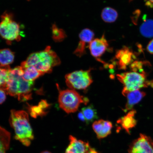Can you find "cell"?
<instances>
[{"label": "cell", "mask_w": 153, "mask_h": 153, "mask_svg": "<svg viewBox=\"0 0 153 153\" xmlns=\"http://www.w3.org/2000/svg\"><path fill=\"white\" fill-rule=\"evenodd\" d=\"M22 67L11 69L8 79L3 90L7 94L17 97L19 101H24L31 99L34 82L28 81L23 76Z\"/></svg>", "instance_id": "1"}, {"label": "cell", "mask_w": 153, "mask_h": 153, "mask_svg": "<svg viewBox=\"0 0 153 153\" xmlns=\"http://www.w3.org/2000/svg\"><path fill=\"white\" fill-rule=\"evenodd\" d=\"M60 63L56 53L48 46L43 51L30 54L21 66H33L44 74L51 73L53 67L59 65Z\"/></svg>", "instance_id": "2"}, {"label": "cell", "mask_w": 153, "mask_h": 153, "mask_svg": "<svg viewBox=\"0 0 153 153\" xmlns=\"http://www.w3.org/2000/svg\"><path fill=\"white\" fill-rule=\"evenodd\" d=\"M9 121L14 130L15 139L25 146H29L34 137L27 113L24 111L12 110Z\"/></svg>", "instance_id": "3"}, {"label": "cell", "mask_w": 153, "mask_h": 153, "mask_svg": "<svg viewBox=\"0 0 153 153\" xmlns=\"http://www.w3.org/2000/svg\"><path fill=\"white\" fill-rule=\"evenodd\" d=\"M116 76L124 85L122 91L124 96L129 92L137 90L142 88L151 86L153 88V80L150 81L147 80L146 72L132 71L118 74Z\"/></svg>", "instance_id": "4"}, {"label": "cell", "mask_w": 153, "mask_h": 153, "mask_svg": "<svg viewBox=\"0 0 153 153\" xmlns=\"http://www.w3.org/2000/svg\"><path fill=\"white\" fill-rule=\"evenodd\" d=\"M58 101L61 108L68 114L75 112L82 103L87 104L88 100L72 89L59 91Z\"/></svg>", "instance_id": "5"}, {"label": "cell", "mask_w": 153, "mask_h": 153, "mask_svg": "<svg viewBox=\"0 0 153 153\" xmlns=\"http://www.w3.org/2000/svg\"><path fill=\"white\" fill-rule=\"evenodd\" d=\"M1 17L0 36L8 42L20 41V25L14 20L12 15L5 12Z\"/></svg>", "instance_id": "6"}, {"label": "cell", "mask_w": 153, "mask_h": 153, "mask_svg": "<svg viewBox=\"0 0 153 153\" xmlns=\"http://www.w3.org/2000/svg\"><path fill=\"white\" fill-rule=\"evenodd\" d=\"M91 70H79L67 74L66 83L71 89H85L93 83Z\"/></svg>", "instance_id": "7"}, {"label": "cell", "mask_w": 153, "mask_h": 153, "mask_svg": "<svg viewBox=\"0 0 153 153\" xmlns=\"http://www.w3.org/2000/svg\"><path fill=\"white\" fill-rule=\"evenodd\" d=\"M128 153H153V141L150 137L143 134L131 143Z\"/></svg>", "instance_id": "8"}, {"label": "cell", "mask_w": 153, "mask_h": 153, "mask_svg": "<svg viewBox=\"0 0 153 153\" xmlns=\"http://www.w3.org/2000/svg\"><path fill=\"white\" fill-rule=\"evenodd\" d=\"M89 48L91 54L99 62L105 64L101 60V57L110 49L109 45L105 38V34L100 38L93 39L89 45Z\"/></svg>", "instance_id": "9"}, {"label": "cell", "mask_w": 153, "mask_h": 153, "mask_svg": "<svg viewBox=\"0 0 153 153\" xmlns=\"http://www.w3.org/2000/svg\"><path fill=\"white\" fill-rule=\"evenodd\" d=\"M135 56L128 48L124 47L116 51L114 59V64L120 70H126L133 62Z\"/></svg>", "instance_id": "10"}, {"label": "cell", "mask_w": 153, "mask_h": 153, "mask_svg": "<svg viewBox=\"0 0 153 153\" xmlns=\"http://www.w3.org/2000/svg\"><path fill=\"white\" fill-rule=\"evenodd\" d=\"M70 144L65 153H98L94 149L91 148L88 142L78 140L70 135Z\"/></svg>", "instance_id": "11"}, {"label": "cell", "mask_w": 153, "mask_h": 153, "mask_svg": "<svg viewBox=\"0 0 153 153\" xmlns=\"http://www.w3.org/2000/svg\"><path fill=\"white\" fill-rule=\"evenodd\" d=\"M94 35V32L90 29L85 28L82 30L79 34V41L74 51V54L79 57L85 55L86 46L92 41Z\"/></svg>", "instance_id": "12"}, {"label": "cell", "mask_w": 153, "mask_h": 153, "mask_svg": "<svg viewBox=\"0 0 153 153\" xmlns=\"http://www.w3.org/2000/svg\"><path fill=\"white\" fill-rule=\"evenodd\" d=\"M93 128L99 139L105 138L110 134L112 124L108 120H96L92 125Z\"/></svg>", "instance_id": "13"}, {"label": "cell", "mask_w": 153, "mask_h": 153, "mask_svg": "<svg viewBox=\"0 0 153 153\" xmlns=\"http://www.w3.org/2000/svg\"><path fill=\"white\" fill-rule=\"evenodd\" d=\"M145 95L146 93L139 90L129 92L126 94L124 96L127 97V101L124 111L126 112L128 111H131L133 106L142 100Z\"/></svg>", "instance_id": "14"}, {"label": "cell", "mask_w": 153, "mask_h": 153, "mask_svg": "<svg viewBox=\"0 0 153 153\" xmlns=\"http://www.w3.org/2000/svg\"><path fill=\"white\" fill-rule=\"evenodd\" d=\"M136 111L132 110L130 111L126 115L120 118L117 123L120 124L128 133H130V131L136 125L137 121L135 118Z\"/></svg>", "instance_id": "15"}, {"label": "cell", "mask_w": 153, "mask_h": 153, "mask_svg": "<svg viewBox=\"0 0 153 153\" xmlns=\"http://www.w3.org/2000/svg\"><path fill=\"white\" fill-rule=\"evenodd\" d=\"M10 134L0 126V153H6L10 145Z\"/></svg>", "instance_id": "16"}, {"label": "cell", "mask_w": 153, "mask_h": 153, "mask_svg": "<svg viewBox=\"0 0 153 153\" xmlns=\"http://www.w3.org/2000/svg\"><path fill=\"white\" fill-rule=\"evenodd\" d=\"M21 67L23 70V76L27 81L34 82L39 76L43 75L33 66Z\"/></svg>", "instance_id": "17"}, {"label": "cell", "mask_w": 153, "mask_h": 153, "mask_svg": "<svg viewBox=\"0 0 153 153\" xmlns=\"http://www.w3.org/2000/svg\"><path fill=\"white\" fill-rule=\"evenodd\" d=\"M14 53L10 49L0 50V65L9 66L14 62Z\"/></svg>", "instance_id": "18"}, {"label": "cell", "mask_w": 153, "mask_h": 153, "mask_svg": "<svg viewBox=\"0 0 153 153\" xmlns=\"http://www.w3.org/2000/svg\"><path fill=\"white\" fill-rule=\"evenodd\" d=\"M101 17L105 22L111 23L115 22L117 19L118 13L116 10L112 7H107L102 10Z\"/></svg>", "instance_id": "19"}, {"label": "cell", "mask_w": 153, "mask_h": 153, "mask_svg": "<svg viewBox=\"0 0 153 153\" xmlns=\"http://www.w3.org/2000/svg\"><path fill=\"white\" fill-rule=\"evenodd\" d=\"M81 111L85 116V123L87 124L93 122L98 118L97 110L92 105L84 107L82 109Z\"/></svg>", "instance_id": "20"}, {"label": "cell", "mask_w": 153, "mask_h": 153, "mask_svg": "<svg viewBox=\"0 0 153 153\" xmlns=\"http://www.w3.org/2000/svg\"><path fill=\"white\" fill-rule=\"evenodd\" d=\"M140 30L145 37H153V20H149L145 21L141 26Z\"/></svg>", "instance_id": "21"}, {"label": "cell", "mask_w": 153, "mask_h": 153, "mask_svg": "<svg viewBox=\"0 0 153 153\" xmlns=\"http://www.w3.org/2000/svg\"><path fill=\"white\" fill-rule=\"evenodd\" d=\"M10 70L9 66L0 65V89L3 90L8 79Z\"/></svg>", "instance_id": "22"}, {"label": "cell", "mask_w": 153, "mask_h": 153, "mask_svg": "<svg viewBox=\"0 0 153 153\" xmlns=\"http://www.w3.org/2000/svg\"><path fill=\"white\" fill-rule=\"evenodd\" d=\"M48 104L45 101H42L39 103L38 106H33L30 109V113L31 115L34 117L40 116L41 114L45 113L44 112L43 109L47 108Z\"/></svg>", "instance_id": "23"}, {"label": "cell", "mask_w": 153, "mask_h": 153, "mask_svg": "<svg viewBox=\"0 0 153 153\" xmlns=\"http://www.w3.org/2000/svg\"><path fill=\"white\" fill-rule=\"evenodd\" d=\"M53 38L57 42H62L66 37L65 32L62 29L59 28L53 25L52 28Z\"/></svg>", "instance_id": "24"}, {"label": "cell", "mask_w": 153, "mask_h": 153, "mask_svg": "<svg viewBox=\"0 0 153 153\" xmlns=\"http://www.w3.org/2000/svg\"><path fill=\"white\" fill-rule=\"evenodd\" d=\"M6 93L4 91L0 89V104L4 102L6 99Z\"/></svg>", "instance_id": "25"}, {"label": "cell", "mask_w": 153, "mask_h": 153, "mask_svg": "<svg viewBox=\"0 0 153 153\" xmlns=\"http://www.w3.org/2000/svg\"><path fill=\"white\" fill-rule=\"evenodd\" d=\"M147 50L151 54H153V39L148 44L147 46Z\"/></svg>", "instance_id": "26"}, {"label": "cell", "mask_w": 153, "mask_h": 153, "mask_svg": "<svg viewBox=\"0 0 153 153\" xmlns=\"http://www.w3.org/2000/svg\"><path fill=\"white\" fill-rule=\"evenodd\" d=\"M78 117L79 119L81 120V121L85 122V116H84L83 114L81 111L78 113Z\"/></svg>", "instance_id": "27"}, {"label": "cell", "mask_w": 153, "mask_h": 153, "mask_svg": "<svg viewBox=\"0 0 153 153\" xmlns=\"http://www.w3.org/2000/svg\"><path fill=\"white\" fill-rule=\"evenodd\" d=\"M41 153H51L48 152V151H44V152H42Z\"/></svg>", "instance_id": "28"}, {"label": "cell", "mask_w": 153, "mask_h": 153, "mask_svg": "<svg viewBox=\"0 0 153 153\" xmlns=\"http://www.w3.org/2000/svg\"><path fill=\"white\" fill-rule=\"evenodd\" d=\"M151 3H153V0H149Z\"/></svg>", "instance_id": "29"}, {"label": "cell", "mask_w": 153, "mask_h": 153, "mask_svg": "<svg viewBox=\"0 0 153 153\" xmlns=\"http://www.w3.org/2000/svg\"><path fill=\"white\" fill-rule=\"evenodd\" d=\"M133 1V0H129V1Z\"/></svg>", "instance_id": "30"}]
</instances>
